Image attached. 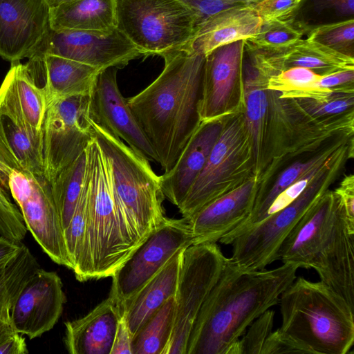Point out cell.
<instances>
[{"mask_svg":"<svg viewBox=\"0 0 354 354\" xmlns=\"http://www.w3.org/2000/svg\"><path fill=\"white\" fill-rule=\"evenodd\" d=\"M43 131L0 113V173L13 169L44 174Z\"/></svg>","mask_w":354,"mask_h":354,"instance_id":"cell-25","label":"cell"},{"mask_svg":"<svg viewBox=\"0 0 354 354\" xmlns=\"http://www.w3.org/2000/svg\"><path fill=\"white\" fill-rule=\"evenodd\" d=\"M180 250L122 307L132 337L145 322L175 295L182 254Z\"/></svg>","mask_w":354,"mask_h":354,"instance_id":"cell-29","label":"cell"},{"mask_svg":"<svg viewBox=\"0 0 354 354\" xmlns=\"http://www.w3.org/2000/svg\"><path fill=\"white\" fill-rule=\"evenodd\" d=\"M259 183L257 177L253 176L237 188L208 203L187 218L193 244L216 243L243 222L252 211Z\"/></svg>","mask_w":354,"mask_h":354,"instance_id":"cell-20","label":"cell"},{"mask_svg":"<svg viewBox=\"0 0 354 354\" xmlns=\"http://www.w3.org/2000/svg\"><path fill=\"white\" fill-rule=\"evenodd\" d=\"M8 73L11 75L24 114L28 123L36 130L43 131L48 107L46 97L26 64L11 62Z\"/></svg>","mask_w":354,"mask_h":354,"instance_id":"cell-34","label":"cell"},{"mask_svg":"<svg viewBox=\"0 0 354 354\" xmlns=\"http://www.w3.org/2000/svg\"><path fill=\"white\" fill-rule=\"evenodd\" d=\"M300 266L283 263L272 270L247 271L227 258L193 325L186 354H227L252 322L278 304Z\"/></svg>","mask_w":354,"mask_h":354,"instance_id":"cell-2","label":"cell"},{"mask_svg":"<svg viewBox=\"0 0 354 354\" xmlns=\"http://www.w3.org/2000/svg\"><path fill=\"white\" fill-rule=\"evenodd\" d=\"M253 176H257L252 145L243 111L224 118L220 136L202 171L178 207L179 212L187 219Z\"/></svg>","mask_w":354,"mask_h":354,"instance_id":"cell-8","label":"cell"},{"mask_svg":"<svg viewBox=\"0 0 354 354\" xmlns=\"http://www.w3.org/2000/svg\"><path fill=\"white\" fill-rule=\"evenodd\" d=\"M308 10L322 18L319 25L324 24L325 17H329L328 23L330 17H333V22L354 19V0H301L290 17Z\"/></svg>","mask_w":354,"mask_h":354,"instance_id":"cell-41","label":"cell"},{"mask_svg":"<svg viewBox=\"0 0 354 354\" xmlns=\"http://www.w3.org/2000/svg\"><path fill=\"white\" fill-rule=\"evenodd\" d=\"M86 164V149L50 182L62 230L67 227L80 198L85 180Z\"/></svg>","mask_w":354,"mask_h":354,"instance_id":"cell-32","label":"cell"},{"mask_svg":"<svg viewBox=\"0 0 354 354\" xmlns=\"http://www.w3.org/2000/svg\"><path fill=\"white\" fill-rule=\"evenodd\" d=\"M87 224L80 281L111 277L138 245L114 192L106 159L93 138L86 148Z\"/></svg>","mask_w":354,"mask_h":354,"instance_id":"cell-3","label":"cell"},{"mask_svg":"<svg viewBox=\"0 0 354 354\" xmlns=\"http://www.w3.org/2000/svg\"><path fill=\"white\" fill-rule=\"evenodd\" d=\"M93 139L90 95L62 97L47 107L43 126L44 174L50 182Z\"/></svg>","mask_w":354,"mask_h":354,"instance_id":"cell-12","label":"cell"},{"mask_svg":"<svg viewBox=\"0 0 354 354\" xmlns=\"http://www.w3.org/2000/svg\"><path fill=\"white\" fill-rule=\"evenodd\" d=\"M66 301L58 274L39 267L26 281L12 304V325L30 339L40 337L57 323Z\"/></svg>","mask_w":354,"mask_h":354,"instance_id":"cell-16","label":"cell"},{"mask_svg":"<svg viewBox=\"0 0 354 354\" xmlns=\"http://www.w3.org/2000/svg\"><path fill=\"white\" fill-rule=\"evenodd\" d=\"M50 27L46 0H0V56L10 62L30 58Z\"/></svg>","mask_w":354,"mask_h":354,"instance_id":"cell-18","label":"cell"},{"mask_svg":"<svg viewBox=\"0 0 354 354\" xmlns=\"http://www.w3.org/2000/svg\"><path fill=\"white\" fill-rule=\"evenodd\" d=\"M116 19L144 57L184 47L198 27L194 12L178 0H116Z\"/></svg>","mask_w":354,"mask_h":354,"instance_id":"cell-9","label":"cell"},{"mask_svg":"<svg viewBox=\"0 0 354 354\" xmlns=\"http://www.w3.org/2000/svg\"><path fill=\"white\" fill-rule=\"evenodd\" d=\"M22 221L18 207L11 201L7 181L0 173V227H13Z\"/></svg>","mask_w":354,"mask_h":354,"instance_id":"cell-45","label":"cell"},{"mask_svg":"<svg viewBox=\"0 0 354 354\" xmlns=\"http://www.w3.org/2000/svg\"><path fill=\"white\" fill-rule=\"evenodd\" d=\"M226 260L216 243L192 244L183 252L174 295L175 319L166 354H186L198 313L220 277Z\"/></svg>","mask_w":354,"mask_h":354,"instance_id":"cell-10","label":"cell"},{"mask_svg":"<svg viewBox=\"0 0 354 354\" xmlns=\"http://www.w3.org/2000/svg\"><path fill=\"white\" fill-rule=\"evenodd\" d=\"M93 138L108 163L113 187L138 243L165 218V198L149 160L91 119Z\"/></svg>","mask_w":354,"mask_h":354,"instance_id":"cell-5","label":"cell"},{"mask_svg":"<svg viewBox=\"0 0 354 354\" xmlns=\"http://www.w3.org/2000/svg\"><path fill=\"white\" fill-rule=\"evenodd\" d=\"M174 295L145 322L132 338V354H166L175 319Z\"/></svg>","mask_w":354,"mask_h":354,"instance_id":"cell-33","label":"cell"},{"mask_svg":"<svg viewBox=\"0 0 354 354\" xmlns=\"http://www.w3.org/2000/svg\"><path fill=\"white\" fill-rule=\"evenodd\" d=\"M50 8L56 7L62 3L71 0H46Z\"/></svg>","mask_w":354,"mask_h":354,"instance_id":"cell-53","label":"cell"},{"mask_svg":"<svg viewBox=\"0 0 354 354\" xmlns=\"http://www.w3.org/2000/svg\"><path fill=\"white\" fill-rule=\"evenodd\" d=\"M283 353H309V352L305 347L278 328L268 337L261 354Z\"/></svg>","mask_w":354,"mask_h":354,"instance_id":"cell-44","label":"cell"},{"mask_svg":"<svg viewBox=\"0 0 354 354\" xmlns=\"http://www.w3.org/2000/svg\"><path fill=\"white\" fill-rule=\"evenodd\" d=\"M308 35L310 40L354 58V19L318 25Z\"/></svg>","mask_w":354,"mask_h":354,"instance_id":"cell-38","label":"cell"},{"mask_svg":"<svg viewBox=\"0 0 354 354\" xmlns=\"http://www.w3.org/2000/svg\"><path fill=\"white\" fill-rule=\"evenodd\" d=\"M339 197L328 189L299 219L281 243L277 260L313 268L322 242L329 230Z\"/></svg>","mask_w":354,"mask_h":354,"instance_id":"cell-21","label":"cell"},{"mask_svg":"<svg viewBox=\"0 0 354 354\" xmlns=\"http://www.w3.org/2000/svg\"><path fill=\"white\" fill-rule=\"evenodd\" d=\"M304 31L289 19L263 21L258 32L246 39L261 48L281 49L288 48L302 39Z\"/></svg>","mask_w":354,"mask_h":354,"instance_id":"cell-39","label":"cell"},{"mask_svg":"<svg viewBox=\"0 0 354 354\" xmlns=\"http://www.w3.org/2000/svg\"><path fill=\"white\" fill-rule=\"evenodd\" d=\"M341 198L347 218L354 223V176H345L334 191Z\"/></svg>","mask_w":354,"mask_h":354,"instance_id":"cell-46","label":"cell"},{"mask_svg":"<svg viewBox=\"0 0 354 354\" xmlns=\"http://www.w3.org/2000/svg\"><path fill=\"white\" fill-rule=\"evenodd\" d=\"M21 243L0 236V263L14 256L19 250Z\"/></svg>","mask_w":354,"mask_h":354,"instance_id":"cell-50","label":"cell"},{"mask_svg":"<svg viewBox=\"0 0 354 354\" xmlns=\"http://www.w3.org/2000/svg\"><path fill=\"white\" fill-rule=\"evenodd\" d=\"M268 112L259 187L283 166L313 152L336 138L354 135V110L313 119L304 115L290 99L268 91Z\"/></svg>","mask_w":354,"mask_h":354,"instance_id":"cell-6","label":"cell"},{"mask_svg":"<svg viewBox=\"0 0 354 354\" xmlns=\"http://www.w3.org/2000/svg\"><path fill=\"white\" fill-rule=\"evenodd\" d=\"M271 76L292 67H303L323 76L345 69H354V58L316 41L301 39L281 49H269L266 57Z\"/></svg>","mask_w":354,"mask_h":354,"instance_id":"cell-28","label":"cell"},{"mask_svg":"<svg viewBox=\"0 0 354 354\" xmlns=\"http://www.w3.org/2000/svg\"><path fill=\"white\" fill-rule=\"evenodd\" d=\"M279 328L309 353L347 354L354 342L353 308L324 282L302 277L283 290Z\"/></svg>","mask_w":354,"mask_h":354,"instance_id":"cell-4","label":"cell"},{"mask_svg":"<svg viewBox=\"0 0 354 354\" xmlns=\"http://www.w3.org/2000/svg\"><path fill=\"white\" fill-rule=\"evenodd\" d=\"M274 311L267 310L250 325L243 334L228 349L227 354H261L263 344L272 332Z\"/></svg>","mask_w":354,"mask_h":354,"instance_id":"cell-40","label":"cell"},{"mask_svg":"<svg viewBox=\"0 0 354 354\" xmlns=\"http://www.w3.org/2000/svg\"><path fill=\"white\" fill-rule=\"evenodd\" d=\"M321 77L310 69L292 67L270 76L266 89L278 93L281 98H316L326 91L317 86Z\"/></svg>","mask_w":354,"mask_h":354,"instance_id":"cell-35","label":"cell"},{"mask_svg":"<svg viewBox=\"0 0 354 354\" xmlns=\"http://www.w3.org/2000/svg\"><path fill=\"white\" fill-rule=\"evenodd\" d=\"M248 1L250 5L253 6V5L258 3L259 2H260L262 0H248Z\"/></svg>","mask_w":354,"mask_h":354,"instance_id":"cell-54","label":"cell"},{"mask_svg":"<svg viewBox=\"0 0 354 354\" xmlns=\"http://www.w3.org/2000/svg\"><path fill=\"white\" fill-rule=\"evenodd\" d=\"M269 76L253 64L243 53L244 109L245 125L250 137L259 178L268 112L266 89Z\"/></svg>","mask_w":354,"mask_h":354,"instance_id":"cell-30","label":"cell"},{"mask_svg":"<svg viewBox=\"0 0 354 354\" xmlns=\"http://www.w3.org/2000/svg\"><path fill=\"white\" fill-rule=\"evenodd\" d=\"M245 40L219 46L205 55L201 121L223 119L244 109L243 53Z\"/></svg>","mask_w":354,"mask_h":354,"instance_id":"cell-14","label":"cell"},{"mask_svg":"<svg viewBox=\"0 0 354 354\" xmlns=\"http://www.w3.org/2000/svg\"><path fill=\"white\" fill-rule=\"evenodd\" d=\"M178 1L186 5L194 12L197 19L198 27L214 15L224 10L234 7L250 6L248 0Z\"/></svg>","mask_w":354,"mask_h":354,"instance_id":"cell-42","label":"cell"},{"mask_svg":"<svg viewBox=\"0 0 354 354\" xmlns=\"http://www.w3.org/2000/svg\"><path fill=\"white\" fill-rule=\"evenodd\" d=\"M262 22L253 6L228 8L199 26L184 47L206 55L219 46L254 37Z\"/></svg>","mask_w":354,"mask_h":354,"instance_id":"cell-26","label":"cell"},{"mask_svg":"<svg viewBox=\"0 0 354 354\" xmlns=\"http://www.w3.org/2000/svg\"><path fill=\"white\" fill-rule=\"evenodd\" d=\"M87 205L88 179L86 171L84 183L75 211L67 227L63 230L65 247L73 272L77 268L83 252L87 224Z\"/></svg>","mask_w":354,"mask_h":354,"instance_id":"cell-37","label":"cell"},{"mask_svg":"<svg viewBox=\"0 0 354 354\" xmlns=\"http://www.w3.org/2000/svg\"><path fill=\"white\" fill-rule=\"evenodd\" d=\"M301 0H262L253 5L263 21L288 19Z\"/></svg>","mask_w":354,"mask_h":354,"instance_id":"cell-43","label":"cell"},{"mask_svg":"<svg viewBox=\"0 0 354 354\" xmlns=\"http://www.w3.org/2000/svg\"><path fill=\"white\" fill-rule=\"evenodd\" d=\"M164 68L145 89L127 99L164 172L176 163L200 125L205 55L182 47L162 54Z\"/></svg>","mask_w":354,"mask_h":354,"instance_id":"cell-1","label":"cell"},{"mask_svg":"<svg viewBox=\"0 0 354 354\" xmlns=\"http://www.w3.org/2000/svg\"><path fill=\"white\" fill-rule=\"evenodd\" d=\"M132 338L122 313L115 335L111 354H132Z\"/></svg>","mask_w":354,"mask_h":354,"instance_id":"cell-47","label":"cell"},{"mask_svg":"<svg viewBox=\"0 0 354 354\" xmlns=\"http://www.w3.org/2000/svg\"><path fill=\"white\" fill-rule=\"evenodd\" d=\"M28 63L39 69L44 77L41 86L47 104L66 97L90 95L96 78L102 71L65 57L42 54L28 59Z\"/></svg>","mask_w":354,"mask_h":354,"instance_id":"cell-27","label":"cell"},{"mask_svg":"<svg viewBox=\"0 0 354 354\" xmlns=\"http://www.w3.org/2000/svg\"><path fill=\"white\" fill-rule=\"evenodd\" d=\"M117 68L99 73L90 95V115L95 123L126 142L132 150L149 161L157 156L138 126L117 82Z\"/></svg>","mask_w":354,"mask_h":354,"instance_id":"cell-17","label":"cell"},{"mask_svg":"<svg viewBox=\"0 0 354 354\" xmlns=\"http://www.w3.org/2000/svg\"><path fill=\"white\" fill-rule=\"evenodd\" d=\"M354 85V69H345L323 75L317 83L321 88H335Z\"/></svg>","mask_w":354,"mask_h":354,"instance_id":"cell-48","label":"cell"},{"mask_svg":"<svg viewBox=\"0 0 354 354\" xmlns=\"http://www.w3.org/2000/svg\"><path fill=\"white\" fill-rule=\"evenodd\" d=\"M12 257H10L8 259H6V260H5V261H3L0 263V281L3 278V277L5 275V273H6V270L7 266H8L10 259L12 258Z\"/></svg>","mask_w":354,"mask_h":354,"instance_id":"cell-52","label":"cell"},{"mask_svg":"<svg viewBox=\"0 0 354 354\" xmlns=\"http://www.w3.org/2000/svg\"><path fill=\"white\" fill-rule=\"evenodd\" d=\"M313 268L322 282L341 295L353 308L354 223L347 218L340 198L333 223L322 242Z\"/></svg>","mask_w":354,"mask_h":354,"instance_id":"cell-19","label":"cell"},{"mask_svg":"<svg viewBox=\"0 0 354 354\" xmlns=\"http://www.w3.org/2000/svg\"><path fill=\"white\" fill-rule=\"evenodd\" d=\"M354 157V142L346 144L291 203L236 237L230 259L240 269L261 270L277 260L279 248L295 224L329 189Z\"/></svg>","mask_w":354,"mask_h":354,"instance_id":"cell-7","label":"cell"},{"mask_svg":"<svg viewBox=\"0 0 354 354\" xmlns=\"http://www.w3.org/2000/svg\"><path fill=\"white\" fill-rule=\"evenodd\" d=\"M353 136L336 138L318 150L295 158L283 166L264 185L258 188L250 215L222 236L219 242L230 245L239 235L265 218L270 207L281 193L313 167L326 162Z\"/></svg>","mask_w":354,"mask_h":354,"instance_id":"cell-22","label":"cell"},{"mask_svg":"<svg viewBox=\"0 0 354 354\" xmlns=\"http://www.w3.org/2000/svg\"><path fill=\"white\" fill-rule=\"evenodd\" d=\"M50 27L111 32L117 28L116 0H71L50 8Z\"/></svg>","mask_w":354,"mask_h":354,"instance_id":"cell-31","label":"cell"},{"mask_svg":"<svg viewBox=\"0 0 354 354\" xmlns=\"http://www.w3.org/2000/svg\"><path fill=\"white\" fill-rule=\"evenodd\" d=\"M295 106L306 116L322 119L354 110V85L335 88L328 95L319 98H292Z\"/></svg>","mask_w":354,"mask_h":354,"instance_id":"cell-36","label":"cell"},{"mask_svg":"<svg viewBox=\"0 0 354 354\" xmlns=\"http://www.w3.org/2000/svg\"><path fill=\"white\" fill-rule=\"evenodd\" d=\"M42 54L70 59L100 71L123 68L142 56L118 28L108 32L51 28L30 57Z\"/></svg>","mask_w":354,"mask_h":354,"instance_id":"cell-15","label":"cell"},{"mask_svg":"<svg viewBox=\"0 0 354 354\" xmlns=\"http://www.w3.org/2000/svg\"><path fill=\"white\" fill-rule=\"evenodd\" d=\"M192 244L193 236L187 220L166 217L112 274L109 297L122 309L176 252Z\"/></svg>","mask_w":354,"mask_h":354,"instance_id":"cell-11","label":"cell"},{"mask_svg":"<svg viewBox=\"0 0 354 354\" xmlns=\"http://www.w3.org/2000/svg\"><path fill=\"white\" fill-rule=\"evenodd\" d=\"M7 185L27 230L44 252L71 270L50 182L44 175L13 169L8 174Z\"/></svg>","mask_w":354,"mask_h":354,"instance_id":"cell-13","label":"cell"},{"mask_svg":"<svg viewBox=\"0 0 354 354\" xmlns=\"http://www.w3.org/2000/svg\"><path fill=\"white\" fill-rule=\"evenodd\" d=\"M121 307L109 296L82 318L64 323V342L71 354H111Z\"/></svg>","mask_w":354,"mask_h":354,"instance_id":"cell-24","label":"cell"},{"mask_svg":"<svg viewBox=\"0 0 354 354\" xmlns=\"http://www.w3.org/2000/svg\"><path fill=\"white\" fill-rule=\"evenodd\" d=\"M11 306L8 304L0 308V341L15 330L10 321Z\"/></svg>","mask_w":354,"mask_h":354,"instance_id":"cell-51","label":"cell"},{"mask_svg":"<svg viewBox=\"0 0 354 354\" xmlns=\"http://www.w3.org/2000/svg\"><path fill=\"white\" fill-rule=\"evenodd\" d=\"M224 118L202 121L174 167L160 176L165 197L176 207L181 205L205 166L220 136Z\"/></svg>","mask_w":354,"mask_h":354,"instance_id":"cell-23","label":"cell"},{"mask_svg":"<svg viewBox=\"0 0 354 354\" xmlns=\"http://www.w3.org/2000/svg\"><path fill=\"white\" fill-rule=\"evenodd\" d=\"M28 353L23 335L12 330L0 341V354H26Z\"/></svg>","mask_w":354,"mask_h":354,"instance_id":"cell-49","label":"cell"}]
</instances>
